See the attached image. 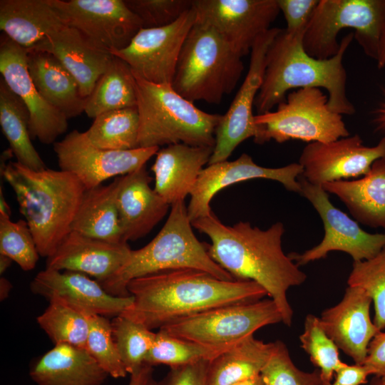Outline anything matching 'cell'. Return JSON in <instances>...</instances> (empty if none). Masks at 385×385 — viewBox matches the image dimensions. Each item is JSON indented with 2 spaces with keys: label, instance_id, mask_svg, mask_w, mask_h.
Listing matches in <instances>:
<instances>
[{
  "label": "cell",
  "instance_id": "cell-9",
  "mask_svg": "<svg viewBox=\"0 0 385 385\" xmlns=\"http://www.w3.org/2000/svg\"><path fill=\"white\" fill-rule=\"evenodd\" d=\"M385 24V0H319L305 29L303 46L317 59L334 56L339 31L353 29L354 38L375 59Z\"/></svg>",
  "mask_w": 385,
  "mask_h": 385
},
{
  "label": "cell",
  "instance_id": "cell-26",
  "mask_svg": "<svg viewBox=\"0 0 385 385\" xmlns=\"http://www.w3.org/2000/svg\"><path fill=\"white\" fill-rule=\"evenodd\" d=\"M29 376L36 385H102L109 375L86 349L58 344L33 362Z\"/></svg>",
  "mask_w": 385,
  "mask_h": 385
},
{
  "label": "cell",
  "instance_id": "cell-32",
  "mask_svg": "<svg viewBox=\"0 0 385 385\" xmlns=\"http://www.w3.org/2000/svg\"><path fill=\"white\" fill-rule=\"evenodd\" d=\"M29 112L19 97L0 78V125L16 162L34 170L47 168L31 143Z\"/></svg>",
  "mask_w": 385,
  "mask_h": 385
},
{
  "label": "cell",
  "instance_id": "cell-14",
  "mask_svg": "<svg viewBox=\"0 0 385 385\" xmlns=\"http://www.w3.org/2000/svg\"><path fill=\"white\" fill-rule=\"evenodd\" d=\"M196 22L213 28L240 57L270 29L280 12L277 0H193Z\"/></svg>",
  "mask_w": 385,
  "mask_h": 385
},
{
  "label": "cell",
  "instance_id": "cell-19",
  "mask_svg": "<svg viewBox=\"0 0 385 385\" xmlns=\"http://www.w3.org/2000/svg\"><path fill=\"white\" fill-rule=\"evenodd\" d=\"M303 168L293 163L281 168H265L257 165L252 157L242 153L233 161H223L203 168L190 192L188 214L191 222L212 212L210 201L222 189L232 184L255 178H265L282 183L289 191L301 193L298 178Z\"/></svg>",
  "mask_w": 385,
  "mask_h": 385
},
{
  "label": "cell",
  "instance_id": "cell-49",
  "mask_svg": "<svg viewBox=\"0 0 385 385\" xmlns=\"http://www.w3.org/2000/svg\"><path fill=\"white\" fill-rule=\"evenodd\" d=\"M376 61L379 68H382L385 66V24L380 36Z\"/></svg>",
  "mask_w": 385,
  "mask_h": 385
},
{
  "label": "cell",
  "instance_id": "cell-43",
  "mask_svg": "<svg viewBox=\"0 0 385 385\" xmlns=\"http://www.w3.org/2000/svg\"><path fill=\"white\" fill-rule=\"evenodd\" d=\"M144 29L170 25L192 7L193 0H124Z\"/></svg>",
  "mask_w": 385,
  "mask_h": 385
},
{
  "label": "cell",
  "instance_id": "cell-42",
  "mask_svg": "<svg viewBox=\"0 0 385 385\" xmlns=\"http://www.w3.org/2000/svg\"><path fill=\"white\" fill-rule=\"evenodd\" d=\"M260 375L264 385H322L319 371L299 369L286 345L279 340L273 342L271 354Z\"/></svg>",
  "mask_w": 385,
  "mask_h": 385
},
{
  "label": "cell",
  "instance_id": "cell-16",
  "mask_svg": "<svg viewBox=\"0 0 385 385\" xmlns=\"http://www.w3.org/2000/svg\"><path fill=\"white\" fill-rule=\"evenodd\" d=\"M280 30L271 28L254 44L245 80L216 128L215 145L209 165L227 160L241 143L256 137L258 128L253 108L263 82L267 51Z\"/></svg>",
  "mask_w": 385,
  "mask_h": 385
},
{
  "label": "cell",
  "instance_id": "cell-20",
  "mask_svg": "<svg viewBox=\"0 0 385 385\" xmlns=\"http://www.w3.org/2000/svg\"><path fill=\"white\" fill-rule=\"evenodd\" d=\"M30 289L48 301L58 299L78 309L104 317L120 315L133 300L131 295L110 294L85 274L46 267L32 279Z\"/></svg>",
  "mask_w": 385,
  "mask_h": 385
},
{
  "label": "cell",
  "instance_id": "cell-55",
  "mask_svg": "<svg viewBox=\"0 0 385 385\" xmlns=\"http://www.w3.org/2000/svg\"><path fill=\"white\" fill-rule=\"evenodd\" d=\"M369 385H385V384H383L381 381H380V379L379 377H374Z\"/></svg>",
  "mask_w": 385,
  "mask_h": 385
},
{
  "label": "cell",
  "instance_id": "cell-31",
  "mask_svg": "<svg viewBox=\"0 0 385 385\" xmlns=\"http://www.w3.org/2000/svg\"><path fill=\"white\" fill-rule=\"evenodd\" d=\"M272 346L254 334L240 340L209 361L207 385H230L260 375Z\"/></svg>",
  "mask_w": 385,
  "mask_h": 385
},
{
  "label": "cell",
  "instance_id": "cell-37",
  "mask_svg": "<svg viewBox=\"0 0 385 385\" xmlns=\"http://www.w3.org/2000/svg\"><path fill=\"white\" fill-rule=\"evenodd\" d=\"M111 326L123 366L126 372L131 374L145 364L156 333L122 315L114 317Z\"/></svg>",
  "mask_w": 385,
  "mask_h": 385
},
{
  "label": "cell",
  "instance_id": "cell-17",
  "mask_svg": "<svg viewBox=\"0 0 385 385\" xmlns=\"http://www.w3.org/2000/svg\"><path fill=\"white\" fill-rule=\"evenodd\" d=\"M385 157V136L377 145L363 144L356 134L327 142L308 143L302 150L299 163L302 176L316 185L365 175L373 163Z\"/></svg>",
  "mask_w": 385,
  "mask_h": 385
},
{
  "label": "cell",
  "instance_id": "cell-13",
  "mask_svg": "<svg viewBox=\"0 0 385 385\" xmlns=\"http://www.w3.org/2000/svg\"><path fill=\"white\" fill-rule=\"evenodd\" d=\"M195 20L192 6L170 25L140 29L125 48L111 53L124 61L141 78L172 84L182 47Z\"/></svg>",
  "mask_w": 385,
  "mask_h": 385
},
{
  "label": "cell",
  "instance_id": "cell-53",
  "mask_svg": "<svg viewBox=\"0 0 385 385\" xmlns=\"http://www.w3.org/2000/svg\"><path fill=\"white\" fill-rule=\"evenodd\" d=\"M230 385H264L260 375Z\"/></svg>",
  "mask_w": 385,
  "mask_h": 385
},
{
  "label": "cell",
  "instance_id": "cell-11",
  "mask_svg": "<svg viewBox=\"0 0 385 385\" xmlns=\"http://www.w3.org/2000/svg\"><path fill=\"white\" fill-rule=\"evenodd\" d=\"M301 193L315 208L324 225V235L319 244L302 254L288 255L297 266L325 258L332 251L347 253L354 262L368 260L385 247V233L371 234L361 228L356 221L336 207L329 200L322 185L298 178Z\"/></svg>",
  "mask_w": 385,
  "mask_h": 385
},
{
  "label": "cell",
  "instance_id": "cell-34",
  "mask_svg": "<svg viewBox=\"0 0 385 385\" xmlns=\"http://www.w3.org/2000/svg\"><path fill=\"white\" fill-rule=\"evenodd\" d=\"M139 117L137 107L115 110L96 116L85 135L93 145L106 150L138 148Z\"/></svg>",
  "mask_w": 385,
  "mask_h": 385
},
{
  "label": "cell",
  "instance_id": "cell-30",
  "mask_svg": "<svg viewBox=\"0 0 385 385\" xmlns=\"http://www.w3.org/2000/svg\"><path fill=\"white\" fill-rule=\"evenodd\" d=\"M121 176L107 185L86 190L71 225V230L100 240H123L117 198Z\"/></svg>",
  "mask_w": 385,
  "mask_h": 385
},
{
  "label": "cell",
  "instance_id": "cell-40",
  "mask_svg": "<svg viewBox=\"0 0 385 385\" xmlns=\"http://www.w3.org/2000/svg\"><path fill=\"white\" fill-rule=\"evenodd\" d=\"M83 312L89 323L86 349L109 376L125 377L128 373L113 339L111 322L106 317Z\"/></svg>",
  "mask_w": 385,
  "mask_h": 385
},
{
  "label": "cell",
  "instance_id": "cell-39",
  "mask_svg": "<svg viewBox=\"0 0 385 385\" xmlns=\"http://www.w3.org/2000/svg\"><path fill=\"white\" fill-rule=\"evenodd\" d=\"M347 284L367 292L374 307L373 322L380 331L385 329V247L370 260L354 262Z\"/></svg>",
  "mask_w": 385,
  "mask_h": 385
},
{
  "label": "cell",
  "instance_id": "cell-48",
  "mask_svg": "<svg viewBox=\"0 0 385 385\" xmlns=\"http://www.w3.org/2000/svg\"><path fill=\"white\" fill-rule=\"evenodd\" d=\"M153 373V366L144 364L139 369L130 374L128 385H158Z\"/></svg>",
  "mask_w": 385,
  "mask_h": 385
},
{
  "label": "cell",
  "instance_id": "cell-52",
  "mask_svg": "<svg viewBox=\"0 0 385 385\" xmlns=\"http://www.w3.org/2000/svg\"><path fill=\"white\" fill-rule=\"evenodd\" d=\"M0 213L11 215V208L5 200L1 185L0 187Z\"/></svg>",
  "mask_w": 385,
  "mask_h": 385
},
{
  "label": "cell",
  "instance_id": "cell-12",
  "mask_svg": "<svg viewBox=\"0 0 385 385\" xmlns=\"http://www.w3.org/2000/svg\"><path fill=\"white\" fill-rule=\"evenodd\" d=\"M53 145L60 170L75 175L86 190L137 170L159 150L158 147L125 150L99 148L91 143L84 132L77 130Z\"/></svg>",
  "mask_w": 385,
  "mask_h": 385
},
{
  "label": "cell",
  "instance_id": "cell-3",
  "mask_svg": "<svg viewBox=\"0 0 385 385\" xmlns=\"http://www.w3.org/2000/svg\"><path fill=\"white\" fill-rule=\"evenodd\" d=\"M305 31L289 33L281 29L270 44L266 68L255 107L258 114L270 111L284 101L292 89H326L330 108L341 115L355 113L346 96L347 75L343 64L344 53L354 38V33L341 41L337 53L327 59L309 56L303 46Z\"/></svg>",
  "mask_w": 385,
  "mask_h": 385
},
{
  "label": "cell",
  "instance_id": "cell-38",
  "mask_svg": "<svg viewBox=\"0 0 385 385\" xmlns=\"http://www.w3.org/2000/svg\"><path fill=\"white\" fill-rule=\"evenodd\" d=\"M299 340L302 348L319 369L322 385L330 384L334 373L345 363L340 359L339 348L322 328L319 318L307 315Z\"/></svg>",
  "mask_w": 385,
  "mask_h": 385
},
{
  "label": "cell",
  "instance_id": "cell-27",
  "mask_svg": "<svg viewBox=\"0 0 385 385\" xmlns=\"http://www.w3.org/2000/svg\"><path fill=\"white\" fill-rule=\"evenodd\" d=\"M322 186L327 192L337 195L357 222L385 232V157L375 160L359 179L329 182Z\"/></svg>",
  "mask_w": 385,
  "mask_h": 385
},
{
  "label": "cell",
  "instance_id": "cell-35",
  "mask_svg": "<svg viewBox=\"0 0 385 385\" xmlns=\"http://www.w3.org/2000/svg\"><path fill=\"white\" fill-rule=\"evenodd\" d=\"M36 321L55 344L86 347L89 332L88 319L82 310L58 299H51Z\"/></svg>",
  "mask_w": 385,
  "mask_h": 385
},
{
  "label": "cell",
  "instance_id": "cell-47",
  "mask_svg": "<svg viewBox=\"0 0 385 385\" xmlns=\"http://www.w3.org/2000/svg\"><path fill=\"white\" fill-rule=\"evenodd\" d=\"M369 369L364 364H344L335 371V380L328 385H362L366 383Z\"/></svg>",
  "mask_w": 385,
  "mask_h": 385
},
{
  "label": "cell",
  "instance_id": "cell-4",
  "mask_svg": "<svg viewBox=\"0 0 385 385\" xmlns=\"http://www.w3.org/2000/svg\"><path fill=\"white\" fill-rule=\"evenodd\" d=\"M0 169L16 195L39 255L51 257L71 231L85 187L61 170H34L18 162H9Z\"/></svg>",
  "mask_w": 385,
  "mask_h": 385
},
{
  "label": "cell",
  "instance_id": "cell-15",
  "mask_svg": "<svg viewBox=\"0 0 385 385\" xmlns=\"http://www.w3.org/2000/svg\"><path fill=\"white\" fill-rule=\"evenodd\" d=\"M64 23L109 52L125 48L143 28L124 0H49Z\"/></svg>",
  "mask_w": 385,
  "mask_h": 385
},
{
  "label": "cell",
  "instance_id": "cell-50",
  "mask_svg": "<svg viewBox=\"0 0 385 385\" xmlns=\"http://www.w3.org/2000/svg\"><path fill=\"white\" fill-rule=\"evenodd\" d=\"M375 122L379 128L385 130V96L382 102L375 111Z\"/></svg>",
  "mask_w": 385,
  "mask_h": 385
},
{
  "label": "cell",
  "instance_id": "cell-51",
  "mask_svg": "<svg viewBox=\"0 0 385 385\" xmlns=\"http://www.w3.org/2000/svg\"><path fill=\"white\" fill-rule=\"evenodd\" d=\"M12 289V284L9 279L1 277L0 278V300H5L9 295Z\"/></svg>",
  "mask_w": 385,
  "mask_h": 385
},
{
  "label": "cell",
  "instance_id": "cell-28",
  "mask_svg": "<svg viewBox=\"0 0 385 385\" xmlns=\"http://www.w3.org/2000/svg\"><path fill=\"white\" fill-rule=\"evenodd\" d=\"M66 25L49 0H1L0 29L29 50Z\"/></svg>",
  "mask_w": 385,
  "mask_h": 385
},
{
  "label": "cell",
  "instance_id": "cell-1",
  "mask_svg": "<svg viewBox=\"0 0 385 385\" xmlns=\"http://www.w3.org/2000/svg\"><path fill=\"white\" fill-rule=\"evenodd\" d=\"M192 225L211 240L207 251L211 258L235 279L257 283L277 304L282 322L290 327L293 310L287 290L302 284L307 275L282 247L284 227L277 222L267 230L240 221L223 224L212 212L192 222Z\"/></svg>",
  "mask_w": 385,
  "mask_h": 385
},
{
  "label": "cell",
  "instance_id": "cell-22",
  "mask_svg": "<svg viewBox=\"0 0 385 385\" xmlns=\"http://www.w3.org/2000/svg\"><path fill=\"white\" fill-rule=\"evenodd\" d=\"M26 51L47 52L55 56L76 81L81 96L87 98L114 56L86 37L77 29L64 25L34 47Z\"/></svg>",
  "mask_w": 385,
  "mask_h": 385
},
{
  "label": "cell",
  "instance_id": "cell-25",
  "mask_svg": "<svg viewBox=\"0 0 385 385\" xmlns=\"http://www.w3.org/2000/svg\"><path fill=\"white\" fill-rule=\"evenodd\" d=\"M213 148L184 143L159 149L151 170L155 191L170 206L185 200L193 189L203 166L208 163Z\"/></svg>",
  "mask_w": 385,
  "mask_h": 385
},
{
  "label": "cell",
  "instance_id": "cell-56",
  "mask_svg": "<svg viewBox=\"0 0 385 385\" xmlns=\"http://www.w3.org/2000/svg\"><path fill=\"white\" fill-rule=\"evenodd\" d=\"M379 379H380V381H381L383 384H385V376L381 377V378H379Z\"/></svg>",
  "mask_w": 385,
  "mask_h": 385
},
{
  "label": "cell",
  "instance_id": "cell-44",
  "mask_svg": "<svg viewBox=\"0 0 385 385\" xmlns=\"http://www.w3.org/2000/svg\"><path fill=\"white\" fill-rule=\"evenodd\" d=\"M319 0H277L280 12L286 21L285 31H305Z\"/></svg>",
  "mask_w": 385,
  "mask_h": 385
},
{
  "label": "cell",
  "instance_id": "cell-2",
  "mask_svg": "<svg viewBox=\"0 0 385 385\" xmlns=\"http://www.w3.org/2000/svg\"><path fill=\"white\" fill-rule=\"evenodd\" d=\"M133 298L120 315L148 329L217 307L255 301L267 295L250 280H223L195 269L160 272L135 278L127 285Z\"/></svg>",
  "mask_w": 385,
  "mask_h": 385
},
{
  "label": "cell",
  "instance_id": "cell-10",
  "mask_svg": "<svg viewBox=\"0 0 385 385\" xmlns=\"http://www.w3.org/2000/svg\"><path fill=\"white\" fill-rule=\"evenodd\" d=\"M281 322L282 314L270 298L217 307L178 319L159 329L183 339L225 346L254 334L265 326Z\"/></svg>",
  "mask_w": 385,
  "mask_h": 385
},
{
  "label": "cell",
  "instance_id": "cell-36",
  "mask_svg": "<svg viewBox=\"0 0 385 385\" xmlns=\"http://www.w3.org/2000/svg\"><path fill=\"white\" fill-rule=\"evenodd\" d=\"M234 344H205L175 337L159 329L145 364L153 366L164 364L175 367L201 361H210Z\"/></svg>",
  "mask_w": 385,
  "mask_h": 385
},
{
  "label": "cell",
  "instance_id": "cell-45",
  "mask_svg": "<svg viewBox=\"0 0 385 385\" xmlns=\"http://www.w3.org/2000/svg\"><path fill=\"white\" fill-rule=\"evenodd\" d=\"M208 361L170 367L158 385H207Z\"/></svg>",
  "mask_w": 385,
  "mask_h": 385
},
{
  "label": "cell",
  "instance_id": "cell-23",
  "mask_svg": "<svg viewBox=\"0 0 385 385\" xmlns=\"http://www.w3.org/2000/svg\"><path fill=\"white\" fill-rule=\"evenodd\" d=\"M128 242L113 243L71 230L46 260V268L93 277L101 282L117 272L129 257Z\"/></svg>",
  "mask_w": 385,
  "mask_h": 385
},
{
  "label": "cell",
  "instance_id": "cell-24",
  "mask_svg": "<svg viewBox=\"0 0 385 385\" xmlns=\"http://www.w3.org/2000/svg\"><path fill=\"white\" fill-rule=\"evenodd\" d=\"M151 180L145 166L121 176L117 205L126 242L148 235L169 210L170 205L150 187Z\"/></svg>",
  "mask_w": 385,
  "mask_h": 385
},
{
  "label": "cell",
  "instance_id": "cell-8",
  "mask_svg": "<svg viewBox=\"0 0 385 385\" xmlns=\"http://www.w3.org/2000/svg\"><path fill=\"white\" fill-rule=\"evenodd\" d=\"M258 144L274 140L327 143L349 136L342 115L333 111L328 96L318 88L294 90L276 111L255 115Z\"/></svg>",
  "mask_w": 385,
  "mask_h": 385
},
{
  "label": "cell",
  "instance_id": "cell-6",
  "mask_svg": "<svg viewBox=\"0 0 385 385\" xmlns=\"http://www.w3.org/2000/svg\"><path fill=\"white\" fill-rule=\"evenodd\" d=\"M133 75L139 117L138 148L184 143L214 148L221 115L197 108L171 84H157Z\"/></svg>",
  "mask_w": 385,
  "mask_h": 385
},
{
  "label": "cell",
  "instance_id": "cell-33",
  "mask_svg": "<svg viewBox=\"0 0 385 385\" xmlns=\"http://www.w3.org/2000/svg\"><path fill=\"white\" fill-rule=\"evenodd\" d=\"M135 77L130 66L114 56L87 98L84 113L91 118L108 111L136 107Z\"/></svg>",
  "mask_w": 385,
  "mask_h": 385
},
{
  "label": "cell",
  "instance_id": "cell-29",
  "mask_svg": "<svg viewBox=\"0 0 385 385\" xmlns=\"http://www.w3.org/2000/svg\"><path fill=\"white\" fill-rule=\"evenodd\" d=\"M30 76L43 98L67 119L84 112L87 98L68 70L52 54L27 51Z\"/></svg>",
  "mask_w": 385,
  "mask_h": 385
},
{
  "label": "cell",
  "instance_id": "cell-54",
  "mask_svg": "<svg viewBox=\"0 0 385 385\" xmlns=\"http://www.w3.org/2000/svg\"><path fill=\"white\" fill-rule=\"evenodd\" d=\"M13 260L9 257L0 254V274H3L11 266Z\"/></svg>",
  "mask_w": 385,
  "mask_h": 385
},
{
  "label": "cell",
  "instance_id": "cell-21",
  "mask_svg": "<svg viewBox=\"0 0 385 385\" xmlns=\"http://www.w3.org/2000/svg\"><path fill=\"white\" fill-rule=\"evenodd\" d=\"M371 302L364 289L348 286L342 300L319 318L327 334L356 364L364 363L369 343L380 331L371 320Z\"/></svg>",
  "mask_w": 385,
  "mask_h": 385
},
{
  "label": "cell",
  "instance_id": "cell-5",
  "mask_svg": "<svg viewBox=\"0 0 385 385\" xmlns=\"http://www.w3.org/2000/svg\"><path fill=\"white\" fill-rule=\"evenodd\" d=\"M185 200L171 205L169 216L157 235L145 246L132 250L125 263L108 279L98 282L110 294L130 296L128 284L149 274L180 269H195L223 280L234 277L210 256L207 244L200 242L192 229Z\"/></svg>",
  "mask_w": 385,
  "mask_h": 385
},
{
  "label": "cell",
  "instance_id": "cell-18",
  "mask_svg": "<svg viewBox=\"0 0 385 385\" xmlns=\"http://www.w3.org/2000/svg\"><path fill=\"white\" fill-rule=\"evenodd\" d=\"M27 51L6 35L1 36L0 73L1 77L26 106L30 115L32 139L53 144L68 128V119L48 103L36 88L28 70Z\"/></svg>",
  "mask_w": 385,
  "mask_h": 385
},
{
  "label": "cell",
  "instance_id": "cell-7",
  "mask_svg": "<svg viewBox=\"0 0 385 385\" xmlns=\"http://www.w3.org/2000/svg\"><path fill=\"white\" fill-rule=\"evenodd\" d=\"M243 70L242 57L222 36L195 21L184 41L171 85L192 103L217 104L235 89Z\"/></svg>",
  "mask_w": 385,
  "mask_h": 385
},
{
  "label": "cell",
  "instance_id": "cell-46",
  "mask_svg": "<svg viewBox=\"0 0 385 385\" xmlns=\"http://www.w3.org/2000/svg\"><path fill=\"white\" fill-rule=\"evenodd\" d=\"M365 365L371 374L385 376V332L379 331L369 343Z\"/></svg>",
  "mask_w": 385,
  "mask_h": 385
},
{
  "label": "cell",
  "instance_id": "cell-41",
  "mask_svg": "<svg viewBox=\"0 0 385 385\" xmlns=\"http://www.w3.org/2000/svg\"><path fill=\"white\" fill-rule=\"evenodd\" d=\"M0 254L11 258L24 271L35 268L40 255L26 220L13 222L10 216L0 213Z\"/></svg>",
  "mask_w": 385,
  "mask_h": 385
}]
</instances>
